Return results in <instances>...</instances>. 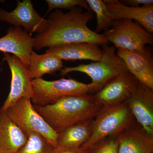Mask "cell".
<instances>
[{
    "label": "cell",
    "instance_id": "22",
    "mask_svg": "<svg viewBox=\"0 0 153 153\" xmlns=\"http://www.w3.org/2000/svg\"><path fill=\"white\" fill-rule=\"evenodd\" d=\"M46 1L48 5L47 13L54 9H67L70 10L77 7L92 12L85 0H46Z\"/></svg>",
    "mask_w": 153,
    "mask_h": 153
},
{
    "label": "cell",
    "instance_id": "1",
    "mask_svg": "<svg viewBox=\"0 0 153 153\" xmlns=\"http://www.w3.org/2000/svg\"><path fill=\"white\" fill-rule=\"evenodd\" d=\"M93 17L91 12H83L79 7L66 13L55 10L47 19L45 30L37 33L34 38V48L40 50L45 47L78 43L101 46L108 44L109 42L103 34L97 33L88 27V23Z\"/></svg>",
    "mask_w": 153,
    "mask_h": 153
},
{
    "label": "cell",
    "instance_id": "11",
    "mask_svg": "<svg viewBox=\"0 0 153 153\" xmlns=\"http://www.w3.org/2000/svg\"><path fill=\"white\" fill-rule=\"evenodd\" d=\"M126 101L143 130L153 136V90L139 82L134 92Z\"/></svg>",
    "mask_w": 153,
    "mask_h": 153
},
{
    "label": "cell",
    "instance_id": "12",
    "mask_svg": "<svg viewBox=\"0 0 153 153\" xmlns=\"http://www.w3.org/2000/svg\"><path fill=\"white\" fill-rule=\"evenodd\" d=\"M34 45V38L21 27H11L5 36L0 38V51L16 56L27 68Z\"/></svg>",
    "mask_w": 153,
    "mask_h": 153
},
{
    "label": "cell",
    "instance_id": "25",
    "mask_svg": "<svg viewBox=\"0 0 153 153\" xmlns=\"http://www.w3.org/2000/svg\"><path fill=\"white\" fill-rule=\"evenodd\" d=\"M51 153H89V152L80 147L72 149L58 146L57 147L54 148Z\"/></svg>",
    "mask_w": 153,
    "mask_h": 153
},
{
    "label": "cell",
    "instance_id": "23",
    "mask_svg": "<svg viewBox=\"0 0 153 153\" xmlns=\"http://www.w3.org/2000/svg\"><path fill=\"white\" fill-rule=\"evenodd\" d=\"M118 148L117 139H105L94 145L89 153H118Z\"/></svg>",
    "mask_w": 153,
    "mask_h": 153
},
{
    "label": "cell",
    "instance_id": "2",
    "mask_svg": "<svg viewBox=\"0 0 153 153\" xmlns=\"http://www.w3.org/2000/svg\"><path fill=\"white\" fill-rule=\"evenodd\" d=\"M34 107L58 134L75 124L94 119L102 108L94 95L88 94L66 97L53 104Z\"/></svg>",
    "mask_w": 153,
    "mask_h": 153
},
{
    "label": "cell",
    "instance_id": "21",
    "mask_svg": "<svg viewBox=\"0 0 153 153\" xmlns=\"http://www.w3.org/2000/svg\"><path fill=\"white\" fill-rule=\"evenodd\" d=\"M27 140L15 153H51L54 148L41 135L31 132L27 134Z\"/></svg>",
    "mask_w": 153,
    "mask_h": 153
},
{
    "label": "cell",
    "instance_id": "6",
    "mask_svg": "<svg viewBox=\"0 0 153 153\" xmlns=\"http://www.w3.org/2000/svg\"><path fill=\"white\" fill-rule=\"evenodd\" d=\"M4 112L26 135L30 133H37L44 137L53 148L59 146V134L36 111L31 99L21 98Z\"/></svg>",
    "mask_w": 153,
    "mask_h": 153
},
{
    "label": "cell",
    "instance_id": "7",
    "mask_svg": "<svg viewBox=\"0 0 153 153\" xmlns=\"http://www.w3.org/2000/svg\"><path fill=\"white\" fill-rule=\"evenodd\" d=\"M33 92L31 101L35 105L45 106L60 99L71 96H82L89 93V84L69 78L47 81L42 78L32 80Z\"/></svg>",
    "mask_w": 153,
    "mask_h": 153
},
{
    "label": "cell",
    "instance_id": "19",
    "mask_svg": "<svg viewBox=\"0 0 153 153\" xmlns=\"http://www.w3.org/2000/svg\"><path fill=\"white\" fill-rule=\"evenodd\" d=\"M93 120L75 124L58 134V145L72 149L80 148L90 136Z\"/></svg>",
    "mask_w": 153,
    "mask_h": 153
},
{
    "label": "cell",
    "instance_id": "4",
    "mask_svg": "<svg viewBox=\"0 0 153 153\" xmlns=\"http://www.w3.org/2000/svg\"><path fill=\"white\" fill-rule=\"evenodd\" d=\"M132 115L127 101L103 107L92 121L88 139L80 148L88 151L107 137L118 135L129 128Z\"/></svg>",
    "mask_w": 153,
    "mask_h": 153
},
{
    "label": "cell",
    "instance_id": "14",
    "mask_svg": "<svg viewBox=\"0 0 153 153\" xmlns=\"http://www.w3.org/2000/svg\"><path fill=\"white\" fill-rule=\"evenodd\" d=\"M128 69L140 82L153 90V60L152 54L141 55L126 49H117Z\"/></svg>",
    "mask_w": 153,
    "mask_h": 153
},
{
    "label": "cell",
    "instance_id": "13",
    "mask_svg": "<svg viewBox=\"0 0 153 153\" xmlns=\"http://www.w3.org/2000/svg\"><path fill=\"white\" fill-rule=\"evenodd\" d=\"M103 1L114 20H134L149 33H153V5L132 7L123 4L118 0Z\"/></svg>",
    "mask_w": 153,
    "mask_h": 153
},
{
    "label": "cell",
    "instance_id": "5",
    "mask_svg": "<svg viewBox=\"0 0 153 153\" xmlns=\"http://www.w3.org/2000/svg\"><path fill=\"white\" fill-rule=\"evenodd\" d=\"M116 49H126L141 55L152 54L147 45L153 44V36L139 23L129 19L114 20L103 34Z\"/></svg>",
    "mask_w": 153,
    "mask_h": 153
},
{
    "label": "cell",
    "instance_id": "8",
    "mask_svg": "<svg viewBox=\"0 0 153 153\" xmlns=\"http://www.w3.org/2000/svg\"><path fill=\"white\" fill-rule=\"evenodd\" d=\"M3 60L8 64L12 74L10 90L7 97L0 108L5 111L18 100L23 97L31 98L33 92L32 80L28 74L27 68L21 60L14 55L4 53Z\"/></svg>",
    "mask_w": 153,
    "mask_h": 153
},
{
    "label": "cell",
    "instance_id": "16",
    "mask_svg": "<svg viewBox=\"0 0 153 153\" xmlns=\"http://www.w3.org/2000/svg\"><path fill=\"white\" fill-rule=\"evenodd\" d=\"M27 140L23 131L5 112L0 111V153H15Z\"/></svg>",
    "mask_w": 153,
    "mask_h": 153
},
{
    "label": "cell",
    "instance_id": "18",
    "mask_svg": "<svg viewBox=\"0 0 153 153\" xmlns=\"http://www.w3.org/2000/svg\"><path fill=\"white\" fill-rule=\"evenodd\" d=\"M63 67L62 60L56 55L47 52L39 55L33 51L27 70L30 78L33 79L42 78L44 74H53Z\"/></svg>",
    "mask_w": 153,
    "mask_h": 153
},
{
    "label": "cell",
    "instance_id": "15",
    "mask_svg": "<svg viewBox=\"0 0 153 153\" xmlns=\"http://www.w3.org/2000/svg\"><path fill=\"white\" fill-rule=\"evenodd\" d=\"M46 52L56 55L62 60H90L96 61L102 56V49L97 44L78 43L51 47Z\"/></svg>",
    "mask_w": 153,
    "mask_h": 153
},
{
    "label": "cell",
    "instance_id": "9",
    "mask_svg": "<svg viewBox=\"0 0 153 153\" xmlns=\"http://www.w3.org/2000/svg\"><path fill=\"white\" fill-rule=\"evenodd\" d=\"M138 83L131 72L126 70L110 80L94 96L102 107L120 104L131 96Z\"/></svg>",
    "mask_w": 153,
    "mask_h": 153
},
{
    "label": "cell",
    "instance_id": "10",
    "mask_svg": "<svg viewBox=\"0 0 153 153\" xmlns=\"http://www.w3.org/2000/svg\"><path fill=\"white\" fill-rule=\"evenodd\" d=\"M0 21L13 25L21 26L32 36L34 33L43 32L47 24V20L42 18L36 12L30 0L17 1L16 9L8 12L0 9Z\"/></svg>",
    "mask_w": 153,
    "mask_h": 153
},
{
    "label": "cell",
    "instance_id": "17",
    "mask_svg": "<svg viewBox=\"0 0 153 153\" xmlns=\"http://www.w3.org/2000/svg\"><path fill=\"white\" fill-rule=\"evenodd\" d=\"M118 153H152L153 136L136 128L127 129L117 136Z\"/></svg>",
    "mask_w": 153,
    "mask_h": 153
},
{
    "label": "cell",
    "instance_id": "24",
    "mask_svg": "<svg viewBox=\"0 0 153 153\" xmlns=\"http://www.w3.org/2000/svg\"><path fill=\"white\" fill-rule=\"evenodd\" d=\"M126 6L132 7H138L141 6L153 5V0H121L120 1Z\"/></svg>",
    "mask_w": 153,
    "mask_h": 153
},
{
    "label": "cell",
    "instance_id": "20",
    "mask_svg": "<svg viewBox=\"0 0 153 153\" xmlns=\"http://www.w3.org/2000/svg\"><path fill=\"white\" fill-rule=\"evenodd\" d=\"M91 11L96 14L97 26L94 32L100 34L101 31L109 30L114 20L111 16L104 1L102 0H86Z\"/></svg>",
    "mask_w": 153,
    "mask_h": 153
},
{
    "label": "cell",
    "instance_id": "3",
    "mask_svg": "<svg viewBox=\"0 0 153 153\" xmlns=\"http://www.w3.org/2000/svg\"><path fill=\"white\" fill-rule=\"evenodd\" d=\"M102 47V56L98 61L73 67H64L60 75L64 76L72 71L87 74L91 79L89 83V92L96 93L107 82L123 72L128 70L123 60L117 54L114 46L108 44Z\"/></svg>",
    "mask_w": 153,
    "mask_h": 153
}]
</instances>
